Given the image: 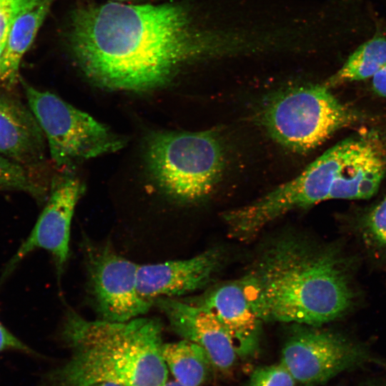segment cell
Returning <instances> with one entry per match:
<instances>
[{"instance_id": "obj_1", "label": "cell", "mask_w": 386, "mask_h": 386, "mask_svg": "<svg viewBox=\"0 0 386 386\" xmlns=\"http://www.w3.org/2000/svg\"><path fill=\"white\" fill-rule=\"evenodd\" d=\"M206 11L184 1L83 6L69 18V49L101 88L155 91L190 64L249 51L247 29L218 22Z\"/></svg>"}, {"instance_id": "obj_2", "label": "cell", "mask_w": 386, "mask_h": 386, "mask_svg": "<svg viewBox=\"0 0 386 386\" xmlns=\"http://www.w3.org/2000/svg\"><path fill=\"white\" fill-rule=\"evenodd\" d=\"M240 280L262 322L320 327L354 300L340 254L295 234L269 242Z\"/></svg>"}, {"instance_id": "obj_3", "label": "cell", "mask_w": 386, "mask_h": 386, "mask_svg": "<svg viewBox=\"0 0 386 386\" xmlns=\"http://www.w3.org/2000/svg\"><path fill=\"white\" fill-rule=\"evenodd\" d=\"M61 337L70 356L45 373L36 386H163L167 382L162 325L157 318L89 320L69 310Z\"/></svg>"}, {"instance_id": "obj_4", "label": "cell", "mask_w": 386, "mask_h": 386, "mask_svg": "<svg viewBox=\"0 0 386 386\" xmlns=\"http://www.w3.org/2000/svg\"><path fill=\"white\" fill-rule=\"evenodd\" d=\"M145 156L158 187L180 202L207 197L224 169L223 148L209 131L152 132L147 138Z\"/></svg>"}, {"instance_id": "obj_5", "label": "cell", "mask_w": 386, "mask_h": 386, "mask_svg": "<svg viewBox=\"0 0 386 386\" xmlns=\"http://www.w3.org/2000/svg\"><path fill=\"white\" fill-rule=\"evenodd\" d=\"M262 119L276 142L302 153L320 146L357 117L323 84L292 87L278 94L264 108Z\"/></svg>"}, {"instance_id": "obj_6", "label": "cell", "mask_w": 386, "mask_h": 386, "mask_svg": "<svg viewBox=\"0 0 386 386\" xmlns=\"http://www.w3.org/2000/svg\"><path fill=\"white\" fill-rule=\"evenodd\" d=\"M20 80L28 106L44 134L50 156L57 167L70 168L126 145L124 137L87 113L51 92Z\"/></svg>"}, {"instance_id": "obj_7", "label": "cell", "mask_w": 386, "mask_h": 386, "mask_svg": "<svg viewBox=\"0 0 386 386\" xmlns=\"http://www.w3.org/2000/svg\"><path fill=\"white\" fill-rule=\"evenodd\" d=\"M309 167L322 201L368 199L386 173V144L374 132L357 134L327 150Z\"/></svg>"}, {"instance_id": "obj_8", "label": "cell", "mask_w": 386, "mask_h": 386, "mask_svg": "<svg viewBox=\"0 0 386 386\" xmlns=\"http://www.w3.org/2000/svg\"><path fill=\"white\" fill-rule=\"evenodd\" d=\"M295 325L284 344L279 362L297 383L320 385L342 372L369 365L386 369V363L364 344L344 334Z\"/></svg>"}, {"instance_id": "obj_9", "label": "cell", "mask_w": 386, "mask_h": 386, "mask_svg": "<svg viewBox=\"0 0 386 386\" xmlns=\"http://www.w3.org/2000/svg\"><path fill=\"white\" fill-rule=\"evenodd\" d=\"M89 291L100 320L126 322L146 314L153 303L137 290L139 264L107 244H85Z\"/></svg>"}, {"instance_id": "obj_10", "label": "cell", "mask_w": 386, "mask_h": 386, "mask_svg": "<svg viewBox=\"0 0 386 386\" xmlns=\"http://www.w3.org/2000/svg\"><path fill=\"white\" fill-rule=\"evenodd\" d=\"M84 189L80 179L70 173L54 179L42 212L29 235L5 267L0 283L26 255L39 249L51 254L58 278H61L69 258L72 217Z\"/></svg>"}, {"instance_id": "obj_11", "label": "cell", "mask_w": 386, "mask_h": 386, "mask_svg": "<svg viewBox=\"0 0 386 386\" xmlns=\"http://www.w3.org/2000/svg\"><path fill=\"white\" fill-rule=\"evenodd\" d=\"M153 305L164 314L176 334L207 352L214 368L222 372L232 369L238 355L228 334L211 313L179 297L157 298Z\"/></svg>"}, {"instance_id": "obj_12", "label": "cell", "mask_w": 386, "mask_h": 386, "mask_svg": "<svg viewBox=\"0 0 386 386\" xmlns=\"http://www.w3.org/2000/svg\"><path fill=\"white\" fill-rule=\"evenodd\" d=\"M221 261L220 251L213 248L188 259L139 264L138 292L153 304L157 298L179 297L194 292L209 282Z\"/></svg>"}, {"instance_id": "obj_13", "label": "cell", "mask_w": 386, "mask_h": 386, "mask_svg": "<svg viewBox=\"0 0 386 386\" xmlns=\"http://www.w3.org/2000/svg\"><path fill=\"white\" fill-rule=\"evenodd\" d=\"M193 302L207 310L220 323L238 357H248L257 352L263 322L253 309L241 280L215 287Z\"/></svg>"}, {"instance_id": "obj_14", "label": "cell", "mask_w": 386, "mask_h": 386, "mask_svg": "<svg viewBox=\"0 0 386 386\" xmlns=\"http://www.w3.org/2000/svg\"><path fill=\"white\" fill-rule=\"evenodd\" d=\"M44 134L30 108L0 91V153L26 169L45 158Z\"/></svg>"}, {"instance_id": "obj_15", "label": "cell", "mask_w": 386, "mask_h": 386, "mask_svg": "<svg viewBox=\"0 0 386 386\" xmlns=\"http://www.w3.org/2000/svg\"><path fill=\"white\" fill-rule=\"evenodd\" d=\"M54 1L42 0L15 19L0 57V86L11 88L19 80L21 59L34 41Z\"/></svg>"}, {"instance_id": "obj_16", "label": "cell", "mask_w": 386, "mask_h": 386, "mask_svg": "<svg viewBox=\"0 0 386 386\" xmlns=\"http://www.w3.org/2000/svg\"><path fill=\"white\" fill-rule=\"evenodd\" d=\"M162 355L175 380L186 386H202L214 368L202 347L184 339L163 343Z\"/></svg>"}, {"instance_id": "obj_17", "label": "cell", "mask_w": 386, "mask_h": 386, "mask_svg": "<svg viewBox=\"0 0 386 386\" xmlns=\"http://www.w3.org/2000/svg\"><path fill=\"white\" fill-rule=\"evenodd\" d=\"M386 65V37L375 36L361 44L324 84L328 88L372 79Z\"/></svg>"}, {"instance_id": "obj_18", "label": "cell", "mask_w": 386, "mask_h": 386, "mask_svg": "<svg viewBox=\"0 0 386 386\" xmlns=\"http://www.w3.org/2000/svg\"><path fill=\"white\" fill-rule=\"evenodd\" d=\"M27 169L0 153V189L27 192L39 200L47 197L45 187L36 183Z\"/></svg>"}, {"instance_id": "obj_19", "label": "cell", "mask_w": 386, "mask_h": 386, "mask_svg": "<svg viewBox=\"0 0 386 386\" xmlns=\"http://www.w3.org/2000/svg\"><path fill=\"white\" fill-rule=\"evenodd\" d=\"M361 232L369 246L386 255V197L367 214Z\"/></svg>"}, {"instance_id": "obj_20", "label": "cell", "mask_w": 386, "mask_h": 386, "mask_svg": "<svg viewBox=\"0 0 386 386\" xmlns=\"http://www.w3.org/2000/svg\"><path fill=\"white\" fill-rule=\"evenodd\" d=\"M296 384L295 379L279 362L255 368L246 386H295Z\"/></svg>"}, {"instance_id": "obj_21", "label": "cell", "mask_w": 386, "mask_h": 386, "mask_svg": "<svg viewBox=\"0 0 386 386\" xmlns=\"http://www.w3.org/2000/svg\"><path fill=\"white\" fill-rule=\"evenodd\" d=\"M42 0H0V44H5L15 19Z\"/></svg>"}, {"instance_id": "obj_22", "label": "cell", "mask_w": 386, "mask_h": 386, "mask_svg": "<svg viewBox=\"0 0 386 386\" xmlns=\"http://www.w3.org/2000/svg\"><path fill=\"white\" fill-rule=\"evenodd\" d=\"M6 350H15L33 354V350L12 334L0 322V352Z\"/></svg>"}, {"instance_id": "obj_23", "label": "cell", "mask_w": 386, "mask_h": 386, "mask_svg": "<svg viewBox=\"0 0 386 386\" xmlns=\"http://www.w3.org/2000/svg\"><path fill=\"white\" fill-rule=\"evenodd\" d=\"M371 79L374 91L380 96L386 98V65Z\"/></svg>"}, {"instance_id": "obj_24", "label": "cell", "mask_w": 386, "mask_h": 386, "mask_svg": "<svg viewBox=\"0 0 386 386\" xmlns=\"http://www.w3.org/2000/svg\"><path fill=\"white\" fill-rule=\"evenodd\" d=\"M362 386H386V382L380 380H372L363 384Z\"/></svg>"}, {"instance_id": "obj_25", "label": "cell", "mask_w": 386, "mask_h": 386, "mask_svg": "<svg viewBox=\"0 0 386 386\" xmlns=\"http://www.w3.org/2000/svg\"><path fill=\"white\" fill-rule=\"evenodd\" d=\"M93 386H124V385L117 384V383H114V382H102V383L94 385Z\"/></svg>"}, {"instance_id": "obj_26", "label": "cell", "mask_w": 386, "mask_h": 386, "mask_svg": "<svg viewBox=\"0 0 386 386\" xmlns=\"http://www.w3.org/2000/svg\"><path fill=\"white\" fill-rule=\"evenodd\" d=\"M163 386H186V385H184L178 382L177 381L174 380V381L167 382Z\"/></svg>"}, {"instance_id": "obj_27", "label": "cell", "mask_w": 386, "mask_h": 386, "mask_svg": "<svg viewBox=\"0 0 386 386\" xmlns=\"http://www.w3.org/2000/svg\"><path fill=\"white\" fill-rule=\"evenodd\" d=\"M114 2H119V3H126V2H130V1H134L137 0H111Z\"/></svg>"}, {"instance_id": "obj_28", "label": "cell", "mask_w": 386, "mask_h": 386, "mask_svg": "<svg viewBox=\"0 0 386 386\" xmlns=\"http://www.w3.org/2000/svg\"><path fill=\"white\" fill-rule=\"evenodd\" d=\"M6 44V43H5ZM5 44H0V57L3 53V51H4V46H5Z\"/></svg>"}]
</instances>
